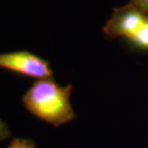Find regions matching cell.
I'll use <instances>...</instances> for the list:
<instances>
[{
	"label": "cell",
	"instance_id": "6da1fadb",
	"mask_svg": "<svg viewBox=\"0 0 148 148\" xmlns=\"http://www.w3.org/2000/svg\"><path fill=\"white\" fill-rule=\"evenodd\" d=\"M73 89V86H60L52 78L36 80L21 101L32 115L58 127L77 117L70 100Z\"/></svg>",
	"mask_w": 148,
	"mask_h": 148
},
{
	"label": "cell",
	"instance_id": "52a82bcc",
	"mask_svg": "<svg viewBox=\"0 0 148 148\" xmlns=\"http://www.w3.org/2000/svg\"><path fill=\"white\" fill-rule=\"evenodd\" d=\"M11 136V132L7 123L0 119V141L5 140Z\"/></svg>",
	"mask_w": 148,
	"mask_h": 148
},
{
	"label": "cell",
	"instance_id": "3957f363",
	"mask_svg": "<svg viewBox=\"0 0 148 148\" xmlns=\"http://www.w3.org/2000/svg\"><path fill=\"white\" fill-rule=\"evenodd\" d=\"M147 18V14L129 2L127 5L113 9L110 18L103 27V32L111 39L118 37H126L128 39Z\"/></svg>",
	"mask_w": 148,
	"mask_h": 148
},
{
	"label": "cell",
	"instance_id": "5b68a950",
	"mask_svg": "<svg viewBox=\"0 0 148 148\" xmlns=\"http://www.w3.org/2000/svg\"><path fill=\"white\" fill-rule=\"evenodd\" d=\"M7 148H36V146L31 139L17 138L12 139Z\"/></svg>",
	"mask_w": 148,
	"mask_h": 148
},
{
	"label": "cell",
	"instance_id": "277c9868",
	"mask_svg": "<svg viewBox=\"0 0 148 148\" xmlns=\"http://www.w3.org/2000/svg\"><path fill=\"white\" fill-rule=\"evenodd\" d=\"M128 40L135 46L148 49V18Z\"/></svg>",
	"mask_w": 148,
	"mask_h": 148
},
{
	"label": "cell",
	"instance_id": "7a4b0ae2",
	"mask_svg": "<svg viewBox=\"0 0 148 148\" xmlns=\"http://www.w3.org/2000/svg\"><path fill=\"white\" fill-rule=\"evenodd\" d=\"M0 68L36 80L52 78L49 62L27 50L0 53Z\"/></svg>",
	"mask_w": 148,
	"mask_h": 148
},
{
	"label": "cell",
	"instance_id": "8992f818",
	"mask_svg": "<svg viewBox=\"0 0 148 148\" xmlns=\"http://www.w3.org/2000/svg\"><path fill=\"white\" fill-rule=\"evenodd\" d=\"M130 3L143 13H148V0H130Z\"/></svg>",
	"mask_w": 148,
	"mask_h": 148
}]
</instances>
